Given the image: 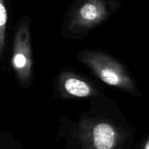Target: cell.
I'll list each match as a JSON object with an SVG mask.
<instances>
[{"label":"cell","mask_w":149,"mask_h":149,"mask_svg":"<svg viewBox=\"0 0 149 149\" xmlns=\"http://www.w3.org/2000/svg\"><path fill=\"white\" fill-rule=\"evenodd\" d=\"M80 59L93 72L109 85L133 93L135 86L122 64L104 53L95 51L81 52Z\"/></svg>","instance_id":"cell-1"},{"label":"cell","mask_w":149,"mask_h":149,"mask_svg":"<svg viewBox=\"0 0 149 149\" xmlns=\"http://www.w3.org/2000/svg\"><path fill=\"white\" fill-rule=\"evenodd\" d=\"M12 65L20 82L27 84L31 77L33 68L30 30L27 21L20 25L15 36Z\"/></svg>","instance_id":"cell-2"},{"label":"cell","mask_w":149,"mask_h":149,"mask_svg":"<svg viewBox=\"0 0 149 149\" xmlns=\"http://www.w3.org/2000/svg\"><path fill=\"white\" fill-rule=\"evenodd\" d=\"M106 0H83L71 16L70 28L74 31H86L95 27L109 16Z\"/></svg>","instance_id":"cell-3"},{"label":"cell","mask_w":149,"mask_h":149,"mask_svg":"<svg viewBox=\"0 0 149 149\" xmlns=\"http://www.w3.org/2000/svg\"><path fill=\"white\" fill-rule=\"evenodd\" d=\"M84 139L90 148L111 149L119 143L120 136L113 125L108 122H100L89 127Z\"/></svg>","instance_id":"cell-4"},{"label":"cell","mask_w":149,"mask_h":149,"mask_svg":"<svg viewBox=\"0 0 149 149\" xmlns=\"http://www.w3.org/2000/svg\"><path fill=\"white\" fill-rule=\"evenodd\" d=\"M59 87L65 95L88 97L95 95V90L87 81L71 73H64L59 79Z\"/></svg>","instance_id":"cell-5"},{"label":"cell","mask_w":149,"mask_h":149,"mask_svg":"<svg viewBox=\"0 0 149 149\" xmlns=\"http://www.w3.org/2000/svg\"><path fill=\"white\" fill-rule=\"evenodd\" d=\"M7 21V13L4 0H0V58L3 55L5 43V31Z\"/></svg>","instance_id":"cell-6"},{"label":"cell","mask_w":149,"mask_h":149,"mask_svg":"<svg viewBox=\"0 0 149 149\" xmlns=\"http://www.w3.org/2000/svg\"><path fill=\"white\" fill-rule=\"evenodd\" d=\"M143 148L144 149H149V139L147 140L145 142L144 145L143 146Z\"/></svg>","instance_id":"cell-7"}]
</instances>
